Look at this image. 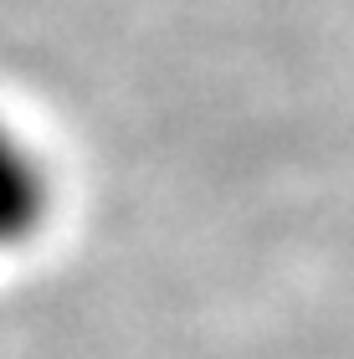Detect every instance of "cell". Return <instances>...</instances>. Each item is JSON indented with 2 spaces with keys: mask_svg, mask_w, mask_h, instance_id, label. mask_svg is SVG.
<instances>
[{
  "mask_svg": "<svg viewBox=\"0 0 354 359\" xmlns=\"http://www.w3.org/2000/svg\"><path fill=\"white\" fill-rule=\"evenodd\" d=\"M57 210V175L36 144L0 118V252L31 247Z\"/></svg>",
  "mask_w": 354,
  "mask_h": 359,
  "instance_id": "1",
  "label": "cell"
}]
</instances>
